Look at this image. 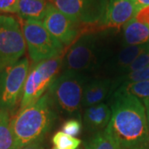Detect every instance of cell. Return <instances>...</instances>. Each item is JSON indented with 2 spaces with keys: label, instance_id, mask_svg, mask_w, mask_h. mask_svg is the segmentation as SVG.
Masks as SVG:
<instances>
[{
  "label": "cell",
  "instance_id": "6da1fadb",
  "mask_svg": "<svg viewBox=\"0 0 149 149\" xmlns=\"http://www.w3.org/2000/svg\"><path fill=\"white\" fill-rule=\"evenodd\" d=\"M111 118L107 132L122 149L149 146V130L146 109L140 99L124 94H113Z\"/></svg>",
  "mask_w": 149,
  "mask_h": 149
},
{
  "label": "cell",
  "instance_id": "7a4b0ae2",
  "mask_svg": "<svg viewBox=\"0 0 149 149\" xmlns=\"http://www.w3.org/2000/svg\"><path fill=\"white\" fill-rule=\"evenodd\" d=\"M54 118L47 94L30 106L20 109L10 120L17 149L40 143L49 131Z\"/></svg>",
  "mask_w": 149,
  "mask_h": 149
},
{
  "label": "cell",
  "instance_id": "3957f363",
  "mask_svg": "<svg viewBox=\"0 0 149 149\" xmlns=\"http://www.w3.org/2000/svg\"><path fill=\"white\" fill-rule=\"evenodd\" d=\"M86 77L83 74L63 71L48 89L51 104L70 115L74 114L82 105Z\"/></svg>",
  "mask_w": 149,
  "mask_h": 149
},
{
  "label": "cell",
  "instance_id": "277c9868",
  "mask_svg": "<svg viewBox=\"0 0 149 149\" xmlns=\"http://www.w3.org/2000/svg\"><path fill=\"white\" fill-rule=\"evenodd\" d=\"M64 54L34 63L27 74L22 96L20 109L30 106L42 98L62 69Z\"/></svg>",
  "mask_w": 149,
  "mask_h": 149
},
{
  "label": "cell",
  "instance_id": "5b68a950",
  "mask_svg": "<svg viewBox=\"0 0 149 149\" xmlns=\"http://www.w3.org/2000/svg\"><path fill=\"white\" fill-rule=\"evenodd\" d=\"M22 29L29 56L33 63L64 54V45L52 36L42 21L22 20Z\"/></svg>",
  "mask_w": 149,
  "mask_h": 149
},
{
  "label": "cell",
  "instance_id": "8992f818",
  "mask_svg": "<svg viewBox=\"0 0 149 149\" xmlns=\"http://www.w3.org/2000/svg\"><path fill=\"white\" fill-rule=\"evenodd\" d=\"M57 9L83 27L82 35L99 32L98 27L103 20L108 0H51Z\"/></svg>",
  "mask_w": 149,
  "mask_h": 149
},
{
  "label": "cell",
  "instance_id": "52a82bcc",
  "mask_svg": "<svg viewBox=\"0 0 149 149\" xmlns=\"http://www.w3.org/2000/svg\"><path fill=\"white\" fill-rule=\"evenodd\" d=\"M29 68L27 58L0 68V110L12 111L22 100Z\"/></svg>",
  "mask_w": 149,
  "mask_h": 149
},
{
  "label": "cell",
  "instance_id": "ba28073f",
  "mask_svg": "<svg viewBox=\"0 0 149 149\" xmlns=\"http://www.w3.org/2000/svg\"><path fill=\"white\" fill-rule=\"evenodd\" d=\"M89 32L79 37L64 55L62 70L83 74L95 66L99 58V37Z\"/></svg>",
  "mask_w": 149,
  "mask_h": 149
},
{
  "label": "cell",
  "instance_id": "9c48e42d",
  "mask_svg": "<svg viewBox=\"0 0 149 149\" xmlns=\"http://www.w3.org/2000/svg\"><path fill=\"white\" fill-rule=\"evenodd\" d=\"M26 47L20 22L13 17L0 15V68L21 60Z\"/></svg>",
  "mask_w": 149,
  "mask_h": 149
},
{
  "label": "cell",
  "instance_id": "30bf717a",
  "mask_svg": "<svg viewBox=\"0 0 149 149\" xmlns=\"http://www.w3.org/2000/svg\"><path fill=\"white\" fill-rule=\"evenodd\" d=\"M43 24L49 32L65 47H70L82 35L83 27L48 3Z\"/></svg>",
  "mask_w": 149,
  "mask_h": 149
},
{
  "label": "cell",
  "instance_id": "8fae6325",
  "mask_svg": "<svg viewBox=\"0 0 149 149\" xmlns=\"http://www.w3.org/2000/svg\"><path fill=\"white\" fill-rule=\"evenodd\" d=\"M138 10L133 0H109L98 32L109 28H119L135 17Z\"/></svg>",
  "mask_w": 149,
  "mask_h": 149
},
{
  "label": "cell",
  "instance_id": "7c38bea8",
  "mask_svg": "<svg viewBox=\"0 0 149 149\" xmlns=\"http://www.w3.org/2000/svg\"><path fill=\"white\" fill-rule=\"evenodd\" d=\"M113 89V81L110 79H96L85 84L82 106L85 108L102 103Z\"/></svg>",
  "mask_w": 149,
  "mask_h": 149
},
{
  "label": "cell",
  "instance_id": "4fadbf2b",
  "mask_svg": "<svg viewBox=\"0 0 149 149\" xmlns=\"http://www.w3.org/2000/svg\"><path fill=\"white\" fill-rule=\"evenodd\" d=\"M111 118L110 107L104 103L86 108L84 113V122L91 130L102 131L107 128Z\"/></svg>",
  "mask_w": 149,
  "mask_h": 149
},
{
  "label": "cell",
  "instance_id": "5bb4252c",
  "mask_svg": "<svg viewBox=\"0 0 149 149\" xmlns=\"http://www.w3.org/2000/svg\"><path fill=\"white\" fill-rule=\"evenodd\" d=\"M123 42L125 46L149 44V28L134 17L123 26Z\"/></svg>",
  "mask_w": 149,
  "mask_h": 149
},
{
  "label": "cell",
  "instance_id": "9a60e30c",
  "mask_svg": "<svg viewBox=\"0 0 149 149\" xmlns=\"http://www.w3.org/2000/svg\"><path fill=\"white\" fill-rule=\"evenodd\" d=\"M48 3V0H19L17 14L22 20L42 22Z\"/></svg>",
  "mask_w": 149,
  "mask_h": 149
},
{
  "label": "cell",
  "instance_id": "2e32d148",
  "mask_svg": "<svg viewBox=\"0 0 149 149\" xmlns=\"http://www.w3.org/2000/svg\"><path fill=\"white\" fill-rule=\"evenodd\" d=\"M148 47L149 44L139 46H125L118 53L113 62L114 67L118 71H122L123 73H124L128 66Z\"/></svg>",
  "mask_w": 149,
  "mask_h": 149
},
{
  "label": "cell",
  "instance_id": "e0dca14e",
  "mask_svg": "<svg viewBox=\"0 0 149 149\" xmlns=\"http://www.w3.org/2000/svg\"><path fill=\"white\" fill-rule=\"evenodd\" d=\"M8 111L0 110V149H17Z\"/></svg>",
  "mask_w": 149,
  "mask_h": 149
},
{
  "label": "cell",
  "instance_id": "ac0fdd59",
  "mask_svg": "<svg viewBox=\"0 0 149 149\" xmlns=\"http://www.w3.org/2000/svg\"><path fill=\"white\" fill-rule=\"evenodd\" d=\"M85 149H122L117 141L107 132L100 131L85 143Z\"/></svg>",
  "mask_w": 149,
  "mask_h": 149
},
{
  "label": "cell",
  "instance_id": "d6986e66",
  "mask_svg": "<svg viewBox=\"0 0 149 149\" xmlns=\"http://www.w3.org/2000/svg\"><path fill=\"white\" fill-rule=\"evenodd\" d=\"M113 94H124L139 99L149 98V80L133 82L119 85Z\"/></svg>",
  "mask_w": 149,
  "mask_h": 149
},
{
  "label": "cell",
  "instance_id": "ffe728a7",
  "mask_svg": "<svg viewBox=\"0 0 149 149\" xmlns=\"http://www.w3.org/2000/svg\"><path fill=\"white\" fill-rule=\"evenodd\" d=\"M52 143L55 148L58 149H78L81 144V140L63 131H58L52 137Z\"/></svg>",
  "mask_w": 149,
  "mask_h": 149
},
{
  "label": "cell",
  "instance_id": "44dd1931",
  "mask_svg": "<svg viewBox=\"0 0 149 149\" xmlns=\"http://www.w3.org/2000/svg\"><path fill=\"white\" fill-rule=\"evenodd\" d=\"M149 80V65L144 68L128 72L123 74L121 76H118L115 81H113V88L118 87L119 85L139 81Z\"/></svg>",
  "mask_w": 149,
  "mask_h": 149
},
{
  "label": "cell",
  "instance_id": "7402d4cb",
  "mask_svg": "<svg viewBox=\"0 0 149 149\" xmlns=\"http://www.w3.org/2000/svg\"><path fill=\"white\" fill-rule=\"evenodd\" d=\"M149 65V47L143 52L139 55V56L136 58V60L133 61L132 64L128 66L127 70H125V72L123 74H126L128 72H132V71H135L144 68L146 66Z\"/></svg>",
  "mask_w": 149,
  "mask_h": 149
},
{
  "label": "cell",
  "instance_id": "603a6c76",
  "mask_svg": "<svg viewBox=\"0 0 149 149\" xmlns=\"http://www.w3.org/2000/svg\"><path fill=\"white\" fill-rule=\"evenodd\" d=\"M82 124L80 119L70 118L62 124V131L72 137H76L81 132Z\"/></svg>",
  "mask_w": 149,
  "mask_h": 149
},
{
  "label": "cell",
  "instance_id": "cb8c5ba5",
  "mask_svg": "<svg viewBox=\"0 0 149 149\" xmlns=\"http://www.w3.org/2000/svg\"><path fill=\"white\" fill-rule=\"evenodd\" d=\"M18 4L19 0H0V12L17 13Z\"/></svg>",
  "mask_w": 149,
  "mask_h": 149
},
{
  "label": "cell",
  "instance_id": "d4e9b609",
  "mask_svg": "<svg viewBox=\"0 0 149 149\" xmlns=\"http://www.w3.org/2000/svg\"><path fill=\"white\" fill-rule=\"evenodd\" d=\"M135 18L138 21L143 22L149 28V6L139 10L137 13Z\"/></svg>",
  "mask_w": 149,
  "mask_h": 149
},
{
  "label": "cell",
  "instance_id": "484cf974",
  "mask_svg": "<svg viewBox=\"0 0 149 149\" xmlns=\"http://www.w3.org/2000/svg\"><path fill=\"white\" fill-rule=\"evenodd\" d=\"M133 1L138 12L149 6V0H133Z\"/></svg>",
  "mask_w": 149,
  "mask_h": 149
},
{
  "label": "cell",
  "instance_id": "4316f807",
  "mask_svg": "<svg viewBox=\"0 0 149 149\" xmlns=\"http://www.w3.org/2000/svg\"><path fill=\"white\" fill-rule=\"evenodd\" d=\"M145 109H146V114H147V119H148V130H149V98L144 99L143 100Z\"/></svg>",
  "mask_w": 149,
  "mask_h": 149
},
{
  "label": "cell",
  "instance_id": "83f0119b",
  "mask_svg": "<svg viewBox=\"0 0 149 149\" xmlns=\"http://www.w3.org/2000/svg\"><path fill=\"white\" fill-rule=\"evenodd\" d=\"M21 149H45L43 148L42 146L40 144V143H32L28 145V146H26L24 148H22Z\"/></svg>",
  "mask_w": 149,
  "mask_h": 149
},
{
  "label": "cell",
  "instance_id": "f1b7e54d",
  "mask_svg": "<svg viewBox=\"0 0 149 149\" xmlns=\"http://www.w3.org/2000/svg\"><path fill=\"white\" fill-rule=\"evenodd\" d=\"M134 149H149V146H146V147H141V148H137Z\"/></svg>",
  "mask_w": 149,
  "mask_h": 149
},
{
  "label": "cell",
  "instance_id": "f546056e",
  "mask_svg": "<svg viewBox=\"0 0 149 149\" xmlns=\"http://www.w3.org/2000/svg\"><path fill=\"white\" fill-rule=\"evenodd\" d=\"M52 149H58V148H55V147H54V148H52Z\"/></svg>",
  "mask_w": 149,
  "mask_h": 149
}]
</instances>
